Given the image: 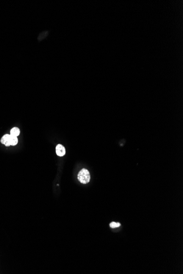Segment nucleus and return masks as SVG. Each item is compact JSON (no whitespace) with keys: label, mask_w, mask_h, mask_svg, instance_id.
Instances as JSON below:
<instances>
[{"label":"nucleus","mask_w":183,"mask_h":274,"mask_svg":"<svg viewBox=\"0 0 183 274\" xmlns=\"http://www.w3.org/2000/svg\"><path fill=\"white\" fill-rule=\"evenodd\" d=\"M77 179L82 184H86L89 182L91 179V175L89 171L86 169H82L79 172L77 175Z\"/></svg>","instance_id":"f257e3e1"},{"label":"nucleus","mask_w":183,"mask_h":274,"mask_svg":"<svg viewBox=\"0 0 183 274\" xmlns=\"http://www.w3.org/2000/svg\"><path fill=\"white\" fill-rule=\"evenodd\" d=\"M55 152L57 155L59 156H63L65 155L66 153V150L64 146L61 144H58L55 147Z\"/></svg>","instance_id":"f03ea898"},{"label":"nucleus","mask_w":183,"mask_h":274,"mask_svg":"<svg viewBox=\"0 0 183 274\" xmlns=\"http://www.w3.org/2000/svg\"><path fill=\"white\" fill-rule=\"evenodd\" d=\"M10 140H11V135L5 134L3 135L2 137L1 138V143L5 145L6 147H9L11 145Z\"/></svg>","instance_id":"7ed1b4c3"},{"label":"nucleus","mask_w":183,"mask_h":274,"mask_svg":"<svg viewBox=\"0 0 183 274\" xmlns=\"http://www.w3.org/2000/svg\"><path fill=\"white\" fill-rule=\"evenodd\" d=\"M20 133V130L17 127H14L11 129L10 131V135L11 136L18 137Z\"/></svg>","instance_id":"20e7f679"},{"label":"nucleus","mask_w":183,"mask_h":274,"mask_svg":"<svg viewBox=\"0 0 183 274\" xmlns=\"http://www.w3.org/2000/svg\"><path fill=\"white\" fill-rule=\"evenodd\" d=\"M10 142H11V145H16L18 143V139L16 136H13L11 135V140H10Z\"/></svg>","instance_id":"39448f33"},{"label":"nucleus","mask_w":183,"mask_h":274,"mask_svg":"<svg viewBox=\"0 0 183 274\" xmlns=\"http://www.w3.org/2000/svg\"><path fill=\"white\" fill-rule=\"evenodd\" d=\"M121 226V224L119 223H116V222H111L110 224V226L111 228H118L119 226Z\"/></svg>","instance_id":"423d86ee"}]
</instances>
